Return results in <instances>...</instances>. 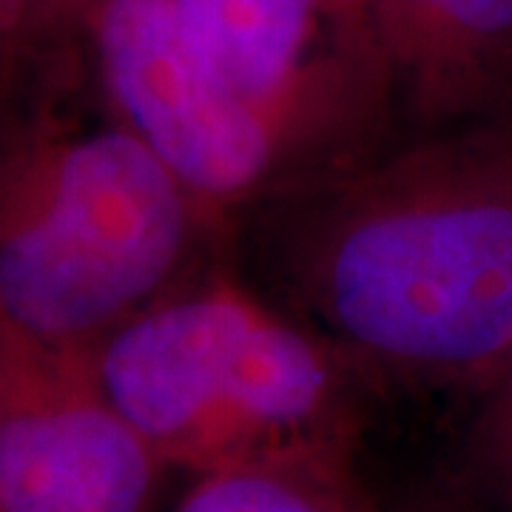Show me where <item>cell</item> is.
Masks as SVG:
<instances>
[{"mask_svg": "<svg viewBox=\"0 0 512 512\" xmlns=\"http://www.w3.org/2000/svg\"><path fill=\"white\" fill-rule=\"evenodd\" d=\"M302 188L285 268L313 328L365 376L481 393L512 348V120Z\"/></svg>", "mask_w": 512, "mask_h": 512, "instance_id": "1", "label": "cell"}, {"mask_svg": "<svg viewBox=\"0 0 512 512\" xmlns=\"http://www.w3.org/2000/svg\"><path fill=\"white\" fill-rule=\"evenodd\" d=\"M222 225L109 114L29 120L0 165V325L94 348L180 288Z\"/></svg>", "mask_w": 512, "mask_h": 512, "instance_id": "2", "label": "cell"}, {"mask_svg": "<svg viewBox=\"0 0 512 512\" xmlns=\"http://www.w3.org/2000/svg\"><path fill=\"white\" fill-rule=\"evenodd\" d=\"M109 399L168 470L350 456L359 370L222 274L185 279L89 348Z\"/></svg>", "mask_w": 512, "mask_h": 512, "instance_id": "3", "label": "cell"}, {"mask_svg": "<svg viewBox=\"0 0 512 512\" xmlns=\"http://www.w3.org/2000/svg\"><path fill=\"white\" fill-rule=\"evenodd\" d=\"M74 49L92 66L111 120L220 222L322 180L291 131L208 63L171 0H89Z\"/></svg>", "mask_w": 512, "mask_h": 512, "instance_id": "4", "label": "cell"}, {"mask_svg": "<svg viewBox=\"0 0 512 512\" xmlns=\"http://www.w3.org/2000/svg\"><path fill=\"white\" fill-rule=\"evenodd\" d=\"M208 63L288 128L322 177L390 117L362 0H171Z\"/></svg>", "mask_w": 512, "mask_h": 512, "instance_id": "5", "label": "cell"}, {"mask_svg": "<svg viewBox=\"0 0 512 512\" xmlns=\"http://www.w3.org/2000/svg\"><path fill=\"white\" fill-rule=\"evenodd\" d=\"M165 473L89 348L0 325V512H151Z\"/></svg>", "mask_w": 512, "mask_h": 512, "instance_id": "6", "label": "cell"}, {"mask_svg": "<svg viewBox=\"0 0 512 512\" xmlns=\"http://www.w3.org/2000/svg\"><path fill=\"white\" fill-rule=\"evenodd\" d=\"M390 117L512 120V0H362Z\"/></svg>", "mask_w": 512, "mask_h": 512, "instance_id": "7", "label": "cell"}, {"mask_svg": "<svg viewBox=\"0 0 512 512\" xmlns=\"http://www.w3.org/2000/svg\"><path fill=\"white\" fill-rule=\"evenodd\" d=\"M171 512H367L350 456H285L245 461L205 476Z\"/></svg>", "mask_w": 512, "mask_h": 512, "instance_id": "8", "label": "cell"}, {"mask_svg": "<svg viewBox=\"0 0 512 512\" xmlns=\"http://www.w3.org/2000/svg\"><path fill=\"white\" fill-rule=\"evenodd\" d=\"M89 0H0L3 74L26 69H60L74 57L77 26Z\"/></svg>", "mask_w": 512, "mask_h": 512, "instance_id": "9", "label": "cell"}, {"mask_svg": "<svg viewBox=\"0 0 512 512\" xmlns=\"http://www.w3.org/2000/svg\"><path fill=\"white\" fill-rule=\"evenodd\" d=\"M481 396L484 407L476 427L478 458L495 490L512 507V348Z\"/></svg>", "mask_w": 512, "mask_h": 512, "instance_id": "10", "label": "cell"}]
</instances>
